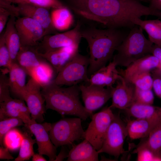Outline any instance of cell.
<instances>
[{
	"instance_id": "1",
	"label": "cell",
	"mask_w": 161,
	"mask_h": 161,
	"mask_svg": "<svg viewBox=\"0 0 161 161\" xmlns=\"http://www.w3.org/2000/svg\"><path fill=\"white\" fill-rule=\"evenodd\" d=\"M60 0L80 18L106 28H122L130 15L128 0Z\"/></svg>"
},
{
	"instance_id": "2",
	"label": "cell",
	"mask_w": 161,
	"mask_h": 161,
	"mask_svg": "<svg viewBox=\"0 0 161 161\" xmlns=\"http://www.w3.org/2000/svg\"><path fill=\"white\" fill-rule=\"evenodd\" d=\"M81 34L89 48V75L106 66L128 34L121 29H102L94 27L82 28Z\"/></svg>"
},
{
	"instance_id": "3",
	"label": "cell",
	"mask_w": 161,
	"mask_h": 161,
	"mask_svg": "<svg viewBox=\"0 0 161 161\" xmlns=\"http://www.w3.org/2000/svg\"><path fill=\"white\" fill-rule=\"evenodd\" d=\"M47 109L55 111L62 116L73 115L85 120L92 114L88 111L79 99L80 91L77 85L62 87L51 83L41 88Z\"/></svg>"
},
{
	"instance_id": "4",
	"label": "cell",
	"mask_w": 161,
	"mask_h": 161,
	"mask_svg": "<svg viewBox=\"0 0 161 161\" xmlns=\"http://www.w3.org/2000/svg\"><path fill=\"white\" fill-rule=\"evenodd\" d=\"M143 29L135 25L117 48L112 61L126 67L136 60L151 54L153 43L145 36Z\"/></svg>"
},
{
	"instance_id": "5",
	"label": "cell",
	"mask_w": 161,
	"mask_h": 161,
	"mask_svg": "<svg viewBox=\"0 0 161 161\" xmlns=\"http://www.w3.org/2000/svg\"><path fill=\"white\" fill-rule=\"evenodd\" d=\"M79 117L65 118L51 124L49 134L51 140L57 147L72 144L83 138L84 131Z\"/></svg>"
},
{
	"instance_id": "6",
	"label": "cell",
	"mask_w": 161,
	"mask_h": 161,
	"mask_svg": "<svg viewBox=\"0 0 161 161\" xmlns=\"http://www.w3.org/2000/svg\"><path fill=\"white\" fill-rule=\"evenodd\" d=\"M89 57L79 52L58 73L53 82L57 85L72 86L84 82L88 83Z\"/></svg>"
},
{
	"instance_id": "7",
	"label": "cell",
	"mask_w": 161,
	"mask_h": 161,
	"mask_svg": "<svg viewBox=\"0 0 161 161\" xmlns=\"http://www.w3.org/2000/svg\"><path fill=\"white\" fill-rule=\"evenodd\" d=\"M114 116L109 106L92 116V120L84 131L83 138L88 140L97 151L102 147L108 128Z\"/></svg>"
},
{
	"instance_id": "8",
	"label": "cell",
	"mask_w": 161,
	"mask_h": 161,
	"mask_svg": "<svg viewBox=\"0 0 161 161\" xmlns=\"http://www.w3.org/2000/svg\"><path fill=\"white\" fill-rule=\"evenodd\" d=\"M128 136L125 124L119 114H115L106 132L101 148L98 151L99 154L107 153L116 159L123 152L125 140Z\"/></svg>"
},
{
	"instance_id": "9",
	"label": "cell",
	"mask_w": 161,
	"mask_h": 161,
	"mask_svg": "<svg viewBox=\"0 0 161 161\" xmlns=\"http://www.w3.org/2000/svg\"><path fill=\"white\" fill-rule=\"evenodd\" d=\"M82 24L78 20L72 29L61 33L49 35L44 37L37 49L39 53L66 47H78L81 38Z\"/></svg>"
},
{
	"instance_id": "10",
	"label": "cell",
	"mask_w": 161,
	"mask_h": 161,
	"mask_svg": "<svg viewBox=\"0 0 161 161\" xmlns=\"http://www.w3.org/2000/svg\"><path fill=\"white\" fill-rule=\"evenodd\" d=\"M41 90L40 85L31 78L26 83L25 90L21 98L26 102L32 118L40 123L44 120V115L46 110Z\"/></svg>"
},
{
	"instance_id": "11",
	"label": "cell",
	"mask_w": 161,
	"mask_h": 161,
	"mask_svg": "<svg viewBox=\"0 0 161 161\" xmlns=\"http://www.w3.org/2000/svg\"><path fill=\"white\" fill-rule=\"evenodd\" d=\"M15 26L20 38L21 46H37L45 36L41 26L29 17L18 18L16 20Z\"/></svg>"
},
{
	"instance_id": "12",
	"label": "cell",
	"mask_w": 161,
	"mask_h": 161,
	"mask_svg": "<svg viewBox=\"0 0 161 161\" xmlns=\"http://www.w3.org/2000/svg\"><path fill=\"white\" fill-rule=\"evenodd\" d=\"M113 86L105 88L88 84L79 86L84 107L86 110L92 114L93 112L102 106L111 98Z\"/></svg>"
},
{
	"instance_id": "13",
	"label": "cell",
	"mask_w": 161,
	"mask_h": 161,
	"mask_svg": "<svg viewBox=\"0 0 161 161\" xmlns=\"http://www.w3.org/2000/svg\"><path fill=\"white\" fill-rule=\"evenodd\" d=\"M51 124L38 123L32 118L30 122L25 126L35 136L39 154L47 156L49 161H54L56 156L57 148L52 143L49 131Z\"/></svg>"
},
{
	"instance_id": "14",
	"label": "cell",
	"mask_w": 161,
	"mask_h": 161,
	"mask_svg": "<svg viewBox=\"0 0 161 161\" xmlns=\"http://www.w3.org/2000/svg\"><path fill=\"white\" fill-rule=\"evenodd\" d=\"M116 83V86L112 88V102L109 107L125 110L134 103L136 86L120 74Z\"/></svg>"
},
{
	"instance_id": "15",
	"label": "cell",
	"mask_w": 161,
	"mask_h": 161,
	"mask_svg": "<svg viewBox=\"0 0 161 161\" xmlns=\"http://www.w3.org/2000/svg\"><path fill=\"white\" fill-rule=\"evenodd\" d=\"M20 15L31 18L38 23L44 29L45 36L57 33L52 21L49 9L30 4H17Z\"/></svg>"
},
{
	"instance_id": "16",
	"label": "cell",
	"mask_w": 161,
	"mask_h": 161,
	"mask_svg": "<svg viewBox=\"0 0 161 161\" xmlns=\"http://www.w3.org/2000/svg\"><path fill=\"white\" fill-rule=\"evenodd\" d=\"M78 47H64L44 53L39 55L49 62L58 73L78 53Z\"/></svg>"
},
{
	"instance_id": "17",
	"label": "cell",
	"mask_w": 161,
	"mask_h": 161,
	"mask_svg": "<svg viewBox=\"0 0 161 161\" xmlns=\"http://www.w3.org/2000/svg\"><path fill=\"white\" fill-rule=\"evenodd\" d=\"M157 68L161 70V64L153 55L148 54L132 63L124 69H118L119 74L126 78Z\"/></svg>"
},
{
	"instance_id": "18",
	"label": "cell",
	"mask_w": 161,
	"mask_h": 161,
	"mask_svg": "<svg viewBox=\"0 0 161 161\" xmlns=\"http://www.w3.org/2000/svg\"><path fill=\"white\" fill-rule=\"evenodd\" d=\"M117 66L110 61L104 66L91 75L87 84L104 87H112L116 83L119 75Z\"/></svg>"
},
{
	"instance_id": "19",
	"label": "cell",
	"mask_w": 161,
	"mask_h": 161,
	"mask_svg": "<svg viewBox=\"0 0 161 161\" xmlns=\"http://www.w3.org/2000/svg\"><path fill=\"white\" fill-rule=\"evenodd\" d=\"M45 60L39 55L36 46H21L16 62L30 76L33 69Z\"/></svg>"
},
{
	"instance_id": "20",
	"label": "cell",
	"mask_w": 161,
	"mask_h": 161,
	"mask_svg": "<svg viewBox=\"0 0 161 161\" xmlns=\"http://www.w3.org/2000/svg\"><path fill=\"white\" fill-rule=\"evenodd\" d=\"M161 122L158 120L145 118L129 120L126 124L128 136L132 140L147 137L155 126Z\"/></svg>"
},
{
	"instance_id": "21",
	"label": "cell",
	"mask_w": 161,
	"mask_h": 161,
	"mask_svg": "<svg viewBox=\"0 0 161 161\" xmlns=\"http://www.w3.org/2000/svg\"><path fill=\"white\" fill-rule=\"evenodd\" d=\"M99 154L89 142L84 139L69 151L67 161H98Z\"/></svg>"
},
{
	"instance_id": "22",
	"label": "cell",
	"mask_w": 161,
	"mask_h": 161,
	"mask_svg": "<svg viewBox=\"0 0 161 161\" xmlns=\"http://www.w3.org/2000/svg\"><path fill=\"white\" fill-rule=\"evenodd\" d=\"M16 17L11 16L4 32L5 40L9 51L12 64L16 63L17 55L21 47L20 38L15 26Z\"/></svg>"
},
{
	"instance_id": "23",
	"label": "cell",
	"mask_w": 161,
	"mask_h": 161,
	"mask_svg": "<svg viewBox=\"0 0 161 161\" xmlns=\"http://www.w3.org/2000/svg\"><path fill=\"white\" fill-rule=\"evenodd\" d=\"M9 72L10 91L19 99H21L26 88L27 74L16 62L12 64Z\"/></svg>"
},
{
	"instance_id": "24",
	"label": "cell",
	"mask_w": 161,
	"mask_h": 161,
	"mask_svg": "<svg viewBox=\"0 0 161 161\" xmlns=\"http://www.w3.org/2000/svg\"><path fill=\"white\" fill-rule=\"evenodd\" d=\"M21 113L31 114L27 106L23 100L12 98L0 103V121L9 118L19 117Z\"/></svg>"
},
{
	"instance_id": "25",
	"label": "cell",
	"mask_w": 161,
	"mask_h": 161,
	"mask_svg": "<svg viewBox=\"0 0 161 161\" xmlns=\"http://www.w3.org/2000/svg\"><path fill=\"white\" fill-rule=\"evenodd\" d=\"M124 110L129 115L136 118L152 119L161 121L160 107L134 103Z\"/></svg>"
},
{
	"instance_id": "26",
	"label": "cell",
	"mask_w": 161,
	"mask_h": 161,
	"mask_svg": "<svg viewBox=\"0 0 161 161\" xmlns=\"http://www.w3.org/2000/svg\"><path fill=\"white\" fill-rule=\"evenodd\" d=\"M50 15L52 24L57 31L66 30L74 24V19L72 11L66 6L52 9Z\"/></svg>"
},
{
	"instance_id": "27",
	"label": "cell",
	"mask_w": 161,
	"mask_h": 161,
	"mask_svg": "<svg viewBox=\"0 0 161 161\" xmlns=\"http://www.w3.org/2000/svg\"><path fill=\"white\" fill-rule=\"evenodd\" d=\"M131 21L145 30L148 35L149 40L161 48V20H143L140 18H134L131 19Z\"/></svg>"
},
{
	"instance_id": "28",
	"label": "cell",
	"mask_w": 161,
	"mask_h": 161,
	"mask_svg": "<svg viewBox=\"0 0 161 161\" xmlns=\"http://www.w3.org/2000/svg\"><path fill=\"white\" fill-rule=\"evenodd\" d=\"M54 71L50 64L45 60L33 69L30 76L38 82L42 88L52 82Z\"/></svg>"
},
{
	"instance_id": "29",
	"label": "cell",
	"mask_w": 161,
	"mask_h": 161,
	"mask_svg": "<svg viewBox=\"0 0 161 161\" xmlns=\"http://www.w3.org/2000/svg\"><path fill=\"white\" fill-rule=\"evenodd\" d=\"M30 133L26 131L22 134V140L18 156L15 161H24L29 160L35 154L33 145L36 140L32 138Z\"/></svg>"
},
{
	"instance_id": "30",
	"label": "cell",
	"mask_w": 161,
	"mask_h": 161,
	"mask_svg": "<svg viewBox=\"0 0 161 161\" xmlns=\"http://www.w3.org/2000/svg\"><path fill=\"white\" fill-rule=\"evenodd\" d=\"M144 143L157 158L160 160L161 154V122L157 124L148 136Z\"/></svg>"
},
{
	"instance_id": "31",
	"label": "cell",
	"mask_w": 161,
	"mask_h": 161,
	"mask_svg": "<svg viewBox=\"0 0 161 161\" xmlns=\"http://www.w3.org/2000/svg\"><path fill=\"white\" fill-rule=\"evenodd\" d=\"M126 78L140 89L148 90L153 88V80L151 71L139 73Z\"/></svg>"
},
{
	"instance_id": "32",
	"label": "cell",
	"mask_w": 161,
	"mask_h": 161,
	"mask_svg": "<svg viewBox=\"0 0 161 161\" xmlns=\"http://www.w3.org/2000/svg\"><path fill=\"white\" fill-rule=\"evenodd\" d=\"M13 4H28L49 9L65 7L60 0H7Z\"/></svg>"
},
{
	"instance_id": "33",
	"label": "cell",
	"mask_w": 161,
	"mask_h": 161,
	"mask_svg": "<svg viewBox=\"0 0 161 161\" xmlns=\"http://www.w3.org/2000/svg\"><path fill=\"white\" fill-rule=\"evenodd\" d=\"M22 120L19 117H11L0 121V144L4 145V140L7 134L14 128L23 125Z\"/></svg>"
},
{
	"instance_id": "34",
	"label": "cell",
	"mask_w": 161,
	"mask_h": 161,
	"mask_svg": "<svg viewBox=\"0 0 161 161\" xmlns=\"http://www.w3.org/2000/svg\"><path fill=\"white\" fill-rule=\"evenodd\" d=\"M9 70L5 69H1L0 75V103L6 101L12 97L10 95V86L9 78L6 74Z\"/></svg>"
},
{
	"instance_id": "35",
	"label": "cell",
	"mask_w": 161,
	"mask_h": 161,
	"mask_svg": "<svg viewBox=\"0 0 161 161\" xmlns=\"http://www.w3.org/2000/svg\"><path fill=\"white\" fill-rule=\"evenodd\" d=\"M13 129L10 130L5 136L4 144L8 148L15 150L20 146L22 135L17 130Z\"/></svg>"
},
{
	"instance_id": "36",
	"label": "cell",
	"mask_w": 161,
	"mask_h": 161,
	"mask_svg": "<svg viewBox=\"0 0 161 161\" xmlns=\"http://www.w3.org/2000/svg\"><path fill=\"white\" fill-rule=\"evenodd\" d=\"M154 97L152 89L143 90L136 87L134 103L152 105Z\"/></svg>"
},
{
	"instance_id": "37",
	"label": "cell",
	"mask_w": 161,
	"mask_h": 161,
	"mask_svg": "<svg viewBox=\"0 0 161 161\" xmlns=\"http://www.w3.org/2000/svg\"><path fill=\"white\" fill-rule=\"evenodd\" d=\"M12 64L10 53L5 42L4 32L0 37V66L9 70Z\"/></svg>"
},
{
	"instance_id": "38",
	"label": "cell",
	"mask_w": 161,
	"mask_h": 161,
	"mask_svg": "<svg viewBox=\"0 0 161 161\" xmlns=\"http://www.w3.org/2000/svg\"><path fill=\"white\" fill-rule=\"evenodd\" d=\"M137 161H147L157 160L152 151L144 142L140 145L136 150Z\"/></svg>"
},
{
	"instance_id": "39",
	"label": "cell",
	"mask_w": 161,
	"mask_h": 161,
	"mask_svg": "<svg viewBox=\"0 0 161 161\" xmlns=\"http://www.w3.org/2000/svg\"><path fill=\"white\" fill-rule=\"evenodd\" d=\"M151 73L153 80V88L156 95L161 98V70L154 69Z\"/></svg>"
},
{
	"instance_id": "40",
	"label": "cell",
	"mask_w": 161,
	"mask_h": 161,
	"mask_svg": "<svg viewBox=\"0 0 161 161\" xmlns=\"http://www.w3.org/2000/svg\"><path fill=\"white\" fill-rule=\"evenodd\" d=\"M7 0H0V7L9 11L12 16L18 17L20 16L17 6L13 4Z\"/></svg>"
},
{
	"instance_id": "41",
	"label": "cell",
	"mask_w": 161,
	"mask_h": 161,
	"mask_svg": "<svg viewBox=\"0 0 161 161\" xmlns=\"http://www.w3.org/2000/svg\"><path fill=\"white\" fill-rule=\"evenodd\" d=\"M12 16L10 12L0 7V33L2 32L9 19Z\"/></svg>"
},
{
	"instance_id": "42",
	"label": "cell",
	"mask_w": 161,
	"mask_h": 161,
	"mask_svg": "<svg viewBox=\"0 0 161 161\" xmlns=\"http://www.w3.org/2000/svg\"><path fill=\"white\" fill-rule=\"evenodd\" d=\"M14 157L10 154L9 148L7 147L5 148L3 146L0 147V159L1 160H12Z\"/></svg>"
},
{
	"instance_id": "43",
	"label": "cell",
	"mask_w": 161,
	"mask_h": 161,
	"mask_svg": "<svg viewBox=\"0 0 161 161\" xmlns=\"http://www.w3.org/2000/svg\"><path fill=\"white\" fill-rule=\"evenodd\" d=\"M65 145L62 146V147L58 154L57 155L55 161H63L64 160L68 157L69 151H68Z\"/></svg>"
},
{
	"instance_id": "44",
	"label": "cell",
	"mask_w": 161,
	"mask_h": 161,
	"mask_svg": "<svg viewBox=\"0 0 161 161\" xmlns=\"http://www.w3.org/2000/svg\"><path fill=\"white\" fill-rule=\"evenodd\" d=\"M151 54L158 59L161 64V48L154 44L152 47Z\"/></svg>"
},
{
	"instance_id": "45",
	"label": "cell",
	"mask_w": 161,
	"mask_h": 161,
	"mask_svg": "<svg viewBox=\"0 0 161 161\" xmlns=\"http://www.w3.org/2000/svg\"><path fill=\"white\" fill-rule=\"evenodd\" d=\"M149 7L161 11V0H150Z\"/></svg>"
},
{
	"instance_id": "46",
	"label": "cell",
	"mask_w": 161,
	"mask_h": 161,
	"mask_svg": "<svg viewBox=\"0 0 161 161\" xmlns=\"http://www.w3.org/2000/svg\"><path fill=\"white\" fill-rule=\"evenodd\" d=\"M32 161H46L47 160L42 156V155L39 153L34 154L32 156Z\"/></svg>"
},
{
	"instance_id": "47",
	"label": "cell",
	"mask_w": 161,
	"mask_h": 161,
	"mask_svg": "<svg viewBox=\"0 0 161 161\" xmlns=\"http://www.w3.org/2000/svg\"><path fill=\"white\" fill-rule=\"evenodd\" d=\"M160 160L161 161V154H160Z\"/></svg>"
}]
</instances>
